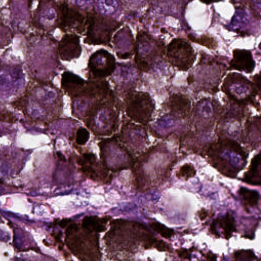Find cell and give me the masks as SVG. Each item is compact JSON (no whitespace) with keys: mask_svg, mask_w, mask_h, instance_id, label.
<instances>
[{"mask_svg":"<svg viewBox=\"0 0 261 261\" xmlns=\"http://www.w3.org/2000/svg\"><path fill=\"white\" fill-rule=\"evenodd\" d=\"M167 107L170 111L182 118L190 113L191 102L187 95L182 94H173L168 100Z\"/></svg>","mask_w":261,"mask_h":261,"instance_id":"obj_15","label":"cell"},{"mask_svg":"<svg viewBox=\"0 0 261 261\" xmlns=\"http://www.w3.org/2000/svg\"><path fill=\"white\" fill-rule=\"evenodd\" d=\"M90 134L88 130L83 127H79L75 135V142L77 145H84L88 141Z\"/></svg>","mask_w":261,"mask_h":261,"instance_id":"obj_24","label":"cell"},{"mask_svg":"<svg viewBox=\"0 0 261 261\" xmlns=\"http://www.w3.org/2000/svg\"><path fill=\"white\" fill-rule=\"evenodd\" d=\"M239 194L244 205L246 208L253 207L257 204L259 196L256 191L242 187L239 190Z\"/></svg>","mask_w":261,"mask_h":261,"instance_id":"obj_19","label":"cell"},{"mask_svg":"<svg viewBox=\"0 0 261 261\" xmlns=\"http://www.w3.org/2000/svg\"><path fill=\"white\" fill-rule=\"evenodd\" d=\"M87 81L69 71L61 75V88L71 98L77 95L86 85Z\"/></svg>","mask_w":261,"mask_h":261,"instance_id":"obj_14","label":"cell"},{"mask_svg":"<svg viewBox=\"0 0 261 261\" xmlns=\"http://www.w3.org/2000/svg\"><path fill=\"white\" fill-rule=\"evenodd\" d=\"M124 101L126 114L130 118L143 124L150 121L155 105L148 93L130 91L124 95Z\"/></svg>","mask_w":261,"mask_h":261,"instance_id":"obj_3","label":"cell"},{"mask_svg":"<svg viewBox=\"0 0 261 261\" xmlns=\"http://www.w3.org/2000/svg\"><path fill=\"white\" fill-rule=\"evenodd\" d=\"M205 257H206L207 259H209L211 261H216L215 256L212 253H207Z\"/></svg>","mask_w":261,"mask_h":261,"instance_id":"obj_30","label":"cell"},{"mask_svg":"<svg viewBox=\"0 0 261 261\" xmlns=\"http://www.w3.org/2000/svg\"><path fill=\"white\" fill-rule=\"evenodd\" d=\"M79 230V227L76 223L70 224L66 230V235L67 237L70 236L71 234L76 232Z\"/></svg>","mask_w":261,"mask_h":261,"instance_id":"obj_26","label":"cell"},{"mask_svg":"<svg viewBox=\"0 0 261 261\" xmlns=\"http://www.w3.org/2000/svg\"><path fill=\"white\" fill-rule=\"evenodd\" d=\"M57 51L63 61L69 62L79 58L82 53L80 36L76 34H65L59 42Z\"/></svg>","mask_w":261,"mask_h":261,"instance_id":"obj_11","label":"cell"},{"mask_svg":"<svg viewBox=\"0 0 261 261\" xmlns=\"http://www.w3.org/2000/svg\"><path fill=\"white\" fill-rule=\"evenodd\" d=\"M122 24L119 20L101 16L94 11H89L86 37L83 42L88 45H103L112 47L110 42L112 34Z\"/></svg>","mask_w":261,"mask_h":261,"instance_id":"obj_2","label":"cell"},{"mask_svg":"<svg viewBox=\"0 0 261 261\" xmlns=\"http://www.w3.org/2000/svg\"><path fill=\"white\" fill-rule=\"evenodd\" d=\"M58 8V27L64 32L83 34L87 25V13L85 15L83 10L66 1L60 2Z\"/></svg>","mask_w":261,"mask_h":261,"instance_id":"obj_5","label":"cell"},{"mask_svg":"<svg viewBox=\"0 0 261 261\" xmlns=\"http://www.w3.org/2000/svg\"><path fill=\"white\" fill-rule=\"evenodd\" d=\"M255 258L253 252L249 250L237 251L233 255V261H250Z\"/></svg>","mask_w":261,"mask_h":261,"instance_id":"obj_23","label":"cell"},{"mask_svg":"<svg viewBox=\"0 0 261 261\" xmlns=\"http://www.w3.org/2000/svg\"><path fill=\"white\" fill-rule=\"evenodd\" d=\"M93 9L99 15L117 20L123 12V5L119 1H97L94 2Z\"/></svg>","mask_w":261,"mask_h":261,"instance_id":"obj_13","label":"cell"},{"mask_svg":"<svg viewBox=\"0 0 261 261\" xmlns=\"http://www.w3.org/2000/svg\"><path fill=\"white\" fill-rule=\"evenodd\" d=\"M108 220V217L99 218L95 216H86L83 220L82 226L90 231L101 232L106 230L105 224Z\"/></svg>","mask_w":261,"mask_h":261,"instance_id":"obj_17","label":"cell"},{"mask_svg":"<svg viewBox=\"0 0 261 261\" xmlns=\"http://www.w3.org/2000/svg\"><path fill=\"white\" fill-rule=\"evenodd\" d=\"M149 225L155 232L165 239H169L175 234L172 229L168 228L159 222H151L149 223Z\"/></svg>","mask_w":261,"mask_h":261,"instance_id":"obj_22","label":"cell"},{"mask_svg":"<svg viewBox=\"0 0 261 261\" xmlns=\"http://www.w3.org/2000/svg\"><path fill=\"white\" fill-rule=\"evenodd\" d=\"M197 214L199 219L201 221L205 220L210 215V213L209 212V211L204 208H202L200 210H199Z\"/></svg>","mask_w":261,"mask_h":261,"instance_id":"obj_28","label":"cell"},{"mask_svg":"<svg viewBox=\"0 0 261 261\" xmlns=\"http://www.w3.org/2000/svg\"><path fill=\"white\" fill-rule=\"evenodd\" d=\"M114 95L115 94L106 80L98 79L87 81L80 92L71 98L72 113L77 116L85 117L95 103Z\"/></svg>","mask_w":261,"mask_h":261,"instance_id":"obj_1","label":"cell"},{"mask_svg":"<svg viewBox=\"0 0 261 261\" xmlns=\"http://www.w3.org/2000/svg\"><path fill=\"white\" fill-rule=\"evenodd\" d=\"M159 49V45L151 35L143 30L138 31L134 60L140 71L147 72L151 69Z\"/></svg>","mask_w":261,"mask_h":261,"instance_id":"obj_4","label":"cell"},{"mask_svg":"<svg viewBox=\"0 0 261 261\" xmlns=\"http://www.w3.org/2000/svg\"><path fill=\"white\" fill-rule=\"evenodd\" d=\"M70 261H72V260H70Z\"/></svg>","mask_w":261,"mask_h":261,"instance_id":"obj_31","label":"cell"},{"mask_svg":"<svg viewBox=\"0 0 261 261\" xmlns=\"http://www.w3.org/2000/svg\"><path fill=\"white\" fill-rule=\"evenodd\" d=\"M178 255L184 259H189L190 257V253L188 250L184 248H180L176 250Z\"/></svg>","mask_w":261,"mask_h":261,"instance_id":"obj_27","label":"cell"},{"mask_svg":"<svg viewBox=\"0 0 261 261\" xmlns=\"http://www.w3.org/2000/svg\"><path fill=\"white\" fill-rule=\"evenodd\" d=\"M111 75L116 90L124 96L135 90L139 79L140 71L131 63H118Z\"/></svg>","mask_w":261,"mask_h":261,"instance_id":"obj_7","label":"cell"},{"mask_svg":"<svg viewBox=\"0 0 261 261\" xmlns=\"http://www.w3.org/2000/svg\"><path fill=\"white\" fill-rule=\"evenodd\" d=\"M188 37L193 42L204 46L210 49L216 50L217 48V41L213 37L208 34H203L198 38L189 34Z\"/></svg>","mask_w":261,"mask_h":261,"instance_id":"obj_20","label":"cell"},{"mask_svg":"<svg viewBox=\"0 0 261 261\" xmlns=\"http://www.w3.org/2000/svg\"><path fill=\"white\" fill-rule=\"evenodd\" d=\"M196 170L193 165L190 163H186L180 167L176 172L177 177L187 180L195 176Z\"/></svg>","mask_w":261,"mask_h":261,"instance_id":"obj_21","label":"cell"},{"mask_svg":"<svg viewBox=\"0 0 261 261\" xmlns=\"http://www.w3.org/2000/svg\"><path fill=\"white\" fill-rule=\"evenodd\" d=\"M196 57L193 47L185 39L172 40L167 48L168 62L179 70L187 71L194 63Z\"/></svg>","mask_w":261,"mask_h":261,"instance_id":"obj_6","label":"cell"},{"mask_svg":"<svg viewBox=\"0 0 261 261\" xmlns=\"http://www.w3.org/2000/svg\"><path fill=\"white\" fill-rule=\"evenodd\" d=\"M70 221H71V220H70V219H66V218L63 219L62 220H61L59 221V225L62 228H64L67 226V225L69 223H70Z\"/></svg>","mask_w":261,"mask_h":261,"instance_id":"obj_29","label":"cell"},{"mask_svg":"<svg viewBox=\"0 0 261 261\" xmlns=\"http://www.w3.org/2000/svg\"><path fill=\"white\" fill-rule=\"evenodd\" d=\"M260 152L252 159L248 171L245 173L244 182L255 186H260L261 181Z\"/></svg>","mask_w":261,"mask_h":261,"instance_id":"obj_16","label":"cell"},{"mask_svg":"<svg viewBox=\"0 0 261 261\" xmlns=\"http://www.w3.org/2000/svg\"><path fill=\"white\" fill-rule=\"evenodd\" d=\"M233 57L230 62L229 70H237L247 73L252 72L255 62L250 50L235 49L232 51Z\"/></svg>","mask_w":261,"mask_h":261,"instance_id":"obj_12","label":"cell"},{"mask_svg":"<svg viewBox=\"0 0 261 261\" xmlns=\"http://www.w3.org/2000/svg\"><path fill=\"white\" fill-rule=\"evenodd\" d=\"M116 64L113 55L106 49L100 48L90 56L88 67L93 78L102 79L113 74Z\"/></svg>","mask_w":261,"mask_h":261,"instance_id":"obj_8","label":"cell"},{"mask_svg":"<svg viewBox=\"0 0 261 261\" xmlns=\"http://www.w3.org/2000/svg\"><path fill=\"white\" fill-rule=\"evenodd\" d=\"M113 46L117 57L121 60L131 58L135 54V42L130 28L125 25L119 29L112 39Z\"/></svg>","mask_w":261,"mask_h":261,"instance_id":"obj_10","label":"cell"},{"mask_svg":"<svg viewBox=\"0 0 261 261\" xmlns=\"http://www.w3.org/2000/svg\"><path fill=\"white\" fill-rule=\"evenodd\" d=\"M16 120L15 116L11 112L0 106V121L13 123Z\"/></svg>","mask_w":261,"mask_h":261,"instance_id":"obj_25","label":"cell"},{"mask_svg":"<svg viewBox=\"0 0 261 261\" xmlns=\"http://www.w3.org/2000/svg\"><path fill=\"white\" fill-rule=\"evenodd\" d=\"M76 162L81 172L88 178L96 181H105L109 178L107 167L93 153H84L77 157Z\"/></svg>","mask_w":261,"mask_h":261,"instance_id":"obj_9","label":"cell"},{"mask_svg":"<svg viewBox=\"0 0 261 261\" xmlns=\"http://www.w3.org/2000/svg\"><path fill=\"white\" fill-rule=\"evenodd\" d=\"M213 222L222 229L224 237L226 239H229L232 233L236 231L234 218L228 213L225 216L215 219Z\"/></svg>","mask_w":261,"mask_h":261,"instance_id":"obj_18","label":"cell"}]
</instances>
